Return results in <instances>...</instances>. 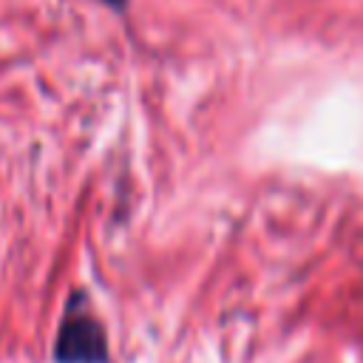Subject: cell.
<instances>
[{
	"mask_svg": "<svg viewBox=\"0 0 363 363\" xmlns=\"http://www.w3.org/2000/svg\"><path fill=\"white\" fill-rule=\"evenodd\" d=\"M60 363H105V332L102 326L82 309H68L57 349Z\"/></svg>",
	"mask_w": 363,
	"mask_h": 363,
	"instance_id": "6da1fadb",
	"label": "cell"
},
{
	"mask_svg": "<svg viewBox=\"0 0 363 363\" xmlns=\"http://www.w3.org/2000/svg\"><path fill=\"white\" fill-rule=\"evenodd\" d=\"M102 3H108L111 9H125V3H128V0H102Z\"/></svg>",
	"mask_w": 363,
	"mask_h": 363,
	"instance_id": "7a4b0ae2",
	"label": "cell"
}]
</instances>
